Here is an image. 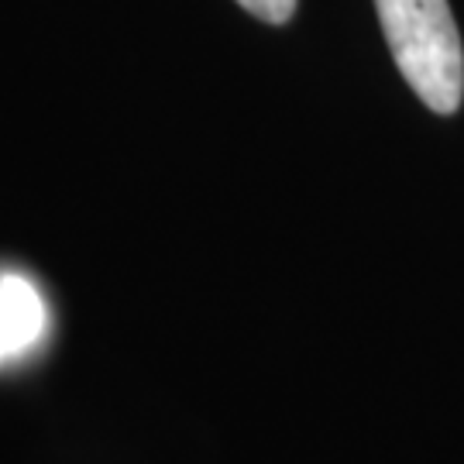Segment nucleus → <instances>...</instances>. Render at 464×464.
<instances>
[{
  "mask_svg": "<svg viewBox=\"0 0 464 464\" xmlns=\"http://www.w3.org/2000/svg\"><path fill=\"white\" fill-rule=\"evenodd\" d=\"M402 80L433 114H454L464 97V49L448 0H375Z\"/></svg>",
  "mask_w": 464,
  "mask_h": 464,
  "instance_id": "nucleus-1",
  "label": "nucleus"
},
{
  "mask_svg": "<svg viewBox=\"0 0 464 464\" xmlns=\"http://www.w3.org/2000/svg\"><path fill=\"white\" fill-rule=\"evenodd\" d=\"M49 310L28 276L0 272V365L14 362L45 337Z\"/></svg>",
  "mask_w": 464,
  "mask_h": 464,
  "instance_id": "nucleus-2",
  "label": "nucleus"
},
{
  "mask_svg": "<svg viewBox=\"0 0 464 464\" xmlns=\"http://www.w3.org/2000/svg\"><path fill=\"white\" fill-rule=\"evenodd\" d=\"M237 4L268 24H285L296 11V0H237Z\"/></svg>",
  "mask_w": 464,
  "mask_h": 464,
  "instance_id": "nucleus-3",
  "label": "nucleus"
}]
</instances>
